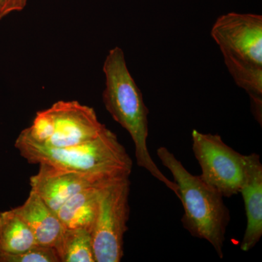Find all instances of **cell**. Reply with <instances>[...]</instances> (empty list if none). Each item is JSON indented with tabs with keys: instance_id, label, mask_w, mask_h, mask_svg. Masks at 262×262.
Returning a JSON list of instances; mask_svg holds the SVG:
<instances>
[{
	"instance_id": "6da1fadb",
	"label": "cell",
	"mask_w": 262,
	"mask_h": 262,
	"mask_svg": "<svg viewBox=\"0 0 262 262\" xmlns=\"http://www.w3.org/2000/svg\"><path fill=\"white\" fill-rule=\"evenodd\" d=\"M15 147L29 163H48L86 176L98 182L130 177L133 160L107 127L96 139L79 145L55 148L39 144L20 132Z\"/></svg>"
},
{
	"instance_id": "7a4b0ae2",
	"label": "cell",
	"mask_w": 262,
	"mask_h": 262,
	"mask_svg": "<svg viewBox=\"0 0 262 262\" xmlns=\"http://www.w3.org/2000/svg\"><path fill=\"white\" fill-rule=\"evenodd\" d=\"M103 72L106 79L102 94L105 108L114 120L130 134L135 145L138 165L165 184L179 198L177 184L162 173L149 154L147 146L149 110L140 89L127 69L121 48L115 47L110 50L103 63Z\"/></svg>"
},
{
	"instance_id": "3957f363",
	"label": "cell",
	"mask_w": 262,
	"mask_h": 262,
	"mask_svg": "<svg viewBox=\"0 0 262 262\" xmlns=\"http://www.w3.org/2000/svg\"><path fill=\"white\" fill-rule=\"evenodd\" d=\"M157 155L170 170L178 187L179 199L184 208L183 227L192 237L209 243L219 257L223 258L226 233L231 220L224 196L200 176L189 173L166 147L158 148Z\"/></svg>"
},
{
	"instance_id": "277c9868",
	"label": "cell",
	"mask_w": 262,
	"mask_h": 262,
	"mask_svg": "<svg viewBox=\"0 0 262 262\" xmlns=\"http://www.w3.org/2000/svg\"><path fill=\"white\" fill-rule=\"evenodd\" d=\"M130 177L113 179L100 190L98 211L93 227L96 262H120L124 255V237L130 215Z\"/></svg>"
},
{
	"instance_id": "5b68a950",
	"label": "cell",
	"mask_w": 262,
	"mask_h": 262,
	"mask_svg": "<svg viewBox=\"0 0 262 262\" xmlns=\"http://www.w3.org/2000/svg\"><path fill=\"white\" fill-rule=\"evenodd\" d=\"M192 138L193 152L201 168V178L224 198L239 194L244 155L226 144L218 134L193 130Z\"/></svg>"
},
{
	"instance_id": "8992f818",
	"label": "cell",
	"mask_w": 262,
	"mask_h": 262,
	"mask_svg": "<svg viewBox=\"0 0 262 262\" xmlns=\"http://www.w3.org/2000/svg\"><path fill=\"white\" fill-rule=\"evenodd\" d=\"M211 37L222 55L262 67V16L229 13L216 19Z\"/></svg>"
},
{
	"instance_id": "52a82bcc",
	"label": "cell",
	"mask_w": 262,
	"mask_h": 262,
	"mask_svg": "<svg viewBox=\"0 0 262 262\" xmlns=\"http://www.w3.org/2000/svg\"><path fill=\"white\" fill-rule=\"evenodd\" d=\"M51 108L54 132L44 145L55 148L79 145L96 139L106 127L98 120L94 108L78 101H57Z\"/></svg>"
},
{
	"instance_id": "ba28073f",
	"label": "cell",
	"mask_w": 262,
	"mask_h": 262,
	"mask_svg": "<svg viewBox=\"0 0 262 262\" xmlns=\"http://www.w3.org/2000/svg\"><path fill=\"white\" fill-rule=\"evenodd\" d=\"M39 165L38 173L30 177L31 191L40 196L56 213L77 193L107 182H96L86 176L58 168L51 164Z\"/></svg>"
},
{
	"instance_id": "9c48e42d",
	"label": "cell",
	"mask_w": 262,
	"mask_h": 262,
	"mask_svg": "<svg viewBox=\"0 0 262 262\" xmlns=\"http://www.w3.org/2000/svg\"><path fill=\"white\" fill-rule=\"evenodd\" d=\"M246 211V229L241 249L248 252L259 242L262 236V164L259 155H244V177L239 192Z\"/></svg>"
},
{
	"instance_id": "30bf717a",
	"label": "cell",
	"mask_w": 262,
	"mask_h": 262,
	"mask_svg": "<svg viewBox=\"0 0 262 262\" xmlns=\"http://www.w3.org/2000/svg\"><path fill=\"white\" fill-rule=\"evenodd\" d=\"M13 209L29 226L37 244L57 249L64 228L56 212L40 196L30 191L25 203Z\"/></svg>"
},
{
	"instance_id": "8fae6325",
	"label": "cell",
	"mask_w": 262,
	"mask_h": 262,
	"mask_svg": "<svg viewBox=\"0 0 262 262\" xmlns=\"http://www.w3.org/2000/svg\"><path fill=\"white\" fill-rule=\"evenodd\" d=\"M106 183L77 193L58 210L56 213L63 228L84 229L91 233L97 214L100 190Z\"/></svg>"
},
{
	"instance_id": "7c38bea8",
	"label": "cell",
	"mask_w": 262,
	"mask_h": 262,
	"mask_svg": "<svg viewBox=\"0 0 262 262\" xmlns=\"http://www.w3.org/2000/svg\"><path fill=\"white\" fill-rule=\"evenodd\" d=\"M229 74L251 100V111L256 121L262 124V67L223 55Z\"/></svg>"
},
{
	"instance_id": "4fadbf2b",
	"label": "cell",
	"mask_w": 262,
	"mask_h": 262,
	"mask_svg": "<svg viewBox=\"0 0 262 262\" xmlns=\"http://www.w3.org/2000/svg\"><path fill=\"white\" fill-rule=\"evenodd\" d=\"M36 244L32 230L13 208L0 213V251L20 253Z\"/></svg>"
},
{
	"instance_id": "5bb4252c",
	"label": "cell",
	"mask_w": 262,
	"mask_h": 262,
	"mask_svg": "<svg viewBox=\"0 0 262 262\" xmlns=\"http://www.w3.org/2000/svg\"><path fill=\"white\" fill-rule=\"evenodd\" d=\"M56 250L61 262H96L92 236L86 229H64Z\"/></svg>"
},
{
	"instance_id": "9a60e30c",
	"label": "cell",
	"mask_w": 262,
	"mask_h": 262,
	"mask_svg": "<svg viewBox=\"0 0 262 262\" xmlns=\"http://www.w3.org/2000/svg\"><path fill=\"white\" fill-rule=\"evenodd\" d=\"M0 262H61L58 251L51 246L36 244L23 252L0 251Z\"/></svg>"
},
{
	"instance_id": "2e32d148",
	"label": "cell",
	"mask_w": 262,
	"mask_h": 262,
	"mask_svg": "<svg viewBox=\"0 0 262 262\" xmlns=\"http://www.w3.org/2000/svg\"><path fill=\"white\" fill-rule=\"evenodd\" d=\"M55 129V119L51 108L38 112L32 125L22 130L33 141L45 144L51 139Z\"/></svg>"
},
{
	"instance_id": "e0dca14e",
	"label": "cell",
	"mask_w": 262,
	"mask_h": 262,
	"mask_svg": "<svg viewBox=\"0 0 262 262\" xmlns=\"http://www.w3.org/2000/svg\"><path fill=\"white\" fill-rule=\"evenodd\" d=\"M28 0H0V20L14 12L21 11Z\"/></svg>"
}]
</instances>
